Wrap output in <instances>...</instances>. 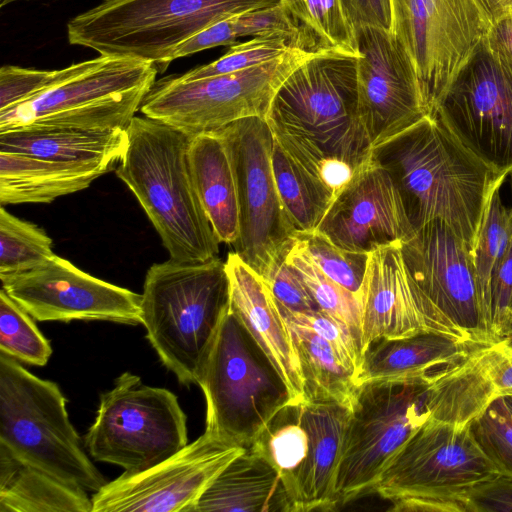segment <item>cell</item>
<instances>
[{
	"label": "cell",
	"instance_id": "cell-12",
	"mask_svg": "<svg viewBox=\"0 0 512 512\" xmlns=\"http://www.w3.org/2000/svg\"><path fill=\"white\" fill-rule=\"evenodd\" d=\"M400 248L429 331L471 344L493 343L471 247L446 223L434 220L401 241Z\"/></svg>",
	"mask_w": 512,
	"mask_h": 512
},
{
	"label": "cell",
	"instance_id": "cell-47",
	"mask_svg": "<svg viewBox=\"0 0 512 512\" xmlns=\"http://www.w3.org/2000/svg\"><path fill=\"white\" fill-rule=\"evenodd\" d=\"M345 19L355 32L362 27L392 28L390 0H339Z\"/></svg>",
	"mask_w": 512,
	"mask_h": 512
},
{
	"label": "cell",
	"instance_id": "cell-24",
	"mask_svg": "<svg viewBox=\"0 0 512 512\" xmlns=\"http://www.w3.org/2000/svg\"><path fill=\"white\" fill-rule=\"evenodd\" d=\"M499 347L500 341L481 345L425 378L429 418L465 428L499 398L495 384Z\"/></svg>",
	"mask_w": 512,
	"mask_h": 512
},
{
	"label": "cell",
	"instance_id": "cell-3",
	"mask_svg": "<svg viewBox=\"0 0 512 512\" xmlns=\"http://www.w3.org/2000/svg\"><path fill=\"white\" fill-rule=\"evenodd\" d=\"M115 170L159 234L170 259L205 262L219 244L199 200L190 167L192 137L157 119L135 116Z\"/></svg>",
	"mask_w": 512,
	"mask_h": 512
},
{
	"label": "cell",
	"instance_id": "cell-31",
	"mask_svg": "<svg viewBox=\"0 0 512 512\" xmlns=\"http://www.w3.org/2000/svg\"><path fill=\"white\" fill-rule=\"evenodd\" d=\"M284 320L288 324L299 358L304 401H335L351 408L360 385L356 365L332 343L308 327Z\"/></svg>",
	"mask_w": 512,
	"mask_h": 512
},
{
	"label": "cell",
	"instance_id": "cell-36",
	"mask_svg": "<svg viewBox=\"0 0 512 512\" xmlns=\"http://www.w3.org/2000/svg\"><path fill=\"white\" fill-rule=\"evenodd\" d=\"M52 244L42 228L0 208V277L46 263L56 255Z\"/></svg>",
	"mask_w": 512,
	"mask_h": 512
},
{
	"label": "cell",
	"instance_id": "cell-2",
	"mask_svg": "<svg viewBox=\"0 0 512 512\" xmlns=\"http://www.w3.org/2000/svg\"><path fill=\"white\" fill-rule=\"evenodd\" d=\"M357 67V56L313 52L281 83L265 116L274 139L321 182L337 160L358 169L370 157Z\"/></svg>",
	"mask_w": 512,
	"mask_h": 512
},
{
	"label": "cell",
	"instance_id": "cell-22",
	"mask_svg": "<svg viewBox=\"0 0 512 512\" xmlns=\"http://www.w3.org/2000/svg\"><path fill=\"white\" fill-rule=\"evenodd\" d=\"M230 308L286 383L295 404L304 401V384L288 324L262 277L236 252L225 261Z\"/></svg>",
	"mask_w": 512,
	"mask_h": 512
},
{
	"label": "cell",
	"instance_id": "cell-5",
	"mask_svg": "<svg viewBox=\"0 0 512 512\" xmlns=\"http://www.w3.org/2000/svg\"><path fill=\"white\" fill-rule=\"evenodd\" d=\"M281 0H104L67 24L72 45L99 55L171 63L175 49L209 26Z\"/></svg>",
	"mask_w": 512,
	"mask_h": 512
},
{
	"label": "cell",
	"instance_id": "cell-44",
	"mask_svg": "<svg viewBox=\"0 0 512 512\" xmlns=\"http://www.w3.org/2000/svg\"><path fill=\"white\" fill-rule=\"evenodd\" d=\"M512 319V237L491 281V333L495 342L506 338Z\"/></svg>",
	"mask_w": 512,
	"mask_h": 512
},
{
	"label": "cell",
	"instance_id": "cell-42",
	"mask_svg": "<svg viewBox=\"0 0 512 512\" xmlns=\"http://www.w3.org/2000/svg\"><path fill=\"white\" fill-rule=\"evenodd\" d=\"M76 63L59 70H38L15 65L0 68V111H4L46 91L70 76Z\"/></svg>",
	"mask_w": 512,
	"mask_h": 512
},
{
	"label": "cell",
	"instance_id": "cell-16",
	"mask_svg": "<svg viewBox=\"0 0 512 512\" xmlns=\"http://www.w3.org/2000/svg\"><path fill=\"white\" fill-rule=\"evenodd\" d=\"M217 131L227 144L238 189L240 229L232 246L262 275L295 234L273 174V133L261 116L240 119Z\"/></svg>",
	"mask_w": 512,
	"mask_h": 512
},
{
	"label": "cell",
	"instance_id": "cell-53",
	"mask_svg": "<svg viewBox=\"0 0 512 512\" xmlns=\"http://www.w3.org/2000/svg\"><path fill=\"white\" fill-rule=\"evenodd\" d=\"M509 178H510V188H511V193H512V171L508 174ZM512 210V208H511Z\"/></svg>",
	"mask_w": 512,
	"mask_h": 512
},
{
	"label": "cell",
	"instance_id": "cell-43",
	"mask_svg": "<svg viewBox=\"0 0 512 512\" xmlns=\"http://www.w3.org/2000/svg\"><path fill=\"white\" fill-rule=\"evenodd\" d=\"M260 276L276 301L288 310L304 314L321 311L298 272L286 262L284 251Z\"/></svg>",
	"mask_w": 512,
	"mask_h": 512
},
{
	"label": "cell",
	"instance_id": "cell-46",
	"mask_svg": "<svg viewBox=\"0 0 512 512\" xmlns=\"http://www.w3.org/2000/svg\"><path fill=\"white\" fill-rule=\"evenodd\" d=\"M470 512H512V477L498 474L468 493Z\"/></svg>",
	"mask_w": 512,
	"mask_h": 512
},
{
	"label": "cell",
	"instance_id": "cell-49",
	"mask_svg": "<svg viewBox=\"0 0 512 512\" xmlns=\"http://www.w3.org/2000/svg\"><path fill=\"white\" fill-rule=\"evenodd\" d=\"M489 14L492 22L512 16V0H478Z\"/></svg>",
	"mask_w": 512,
	"mask_h": 512
},
{
	"label": "cell",
	"instance_id": "cell-20",
	"mask_svg": "<svg viewBox=\"0 0 512 512\" xmlns=\"http://www.w3.org/2000/svg\"><path fill=\"white\" fill-rule=\"evenodd\" d=\"M316 231L341 249L367 254L414 232L389 174L370 157L333 199Z\"/></svg>",
	"mask_w": 512,
	"mask_h": 512
},
{
	"label": "cell",
	"instance_id": "cell-10",
	"mask_svg": "<svg viewBox=\"0 0 512 512\" xmlns=\"http://www.w3.org/2000/svg\"><path fill=\"white\" fill-rule=\"evenodd\" d=\"M426 377L377 379L358 386L336 475L337 506L373 493L389 462L429 418Z\"/></svg>",
	"mask_w": 512,
	"mask_h": 512
},
{
	"label": "cell",
	"instance_id": "cell-32",
	"mask_svg": "<svg viewBox=\"0 0 512 512\" xmlns=\"http://www.w3.org/2000/svg\"><path fill=\"white\" fill-rule=\"evenodd\" d=\"M272 168L280 199L295 233L315 231L334 199L333 194L275 139Z\"/></svg>",
	"mask_w": 512,
	"mask_h": 512
},
{
	"label": "cell",
	"instance_id": "cell-48",
	"mask_svg": "<svg viewBox=\"0 0 512 512\" xmlns=\"http://www.w3.org/2000/svg\"><path fill=\"white\" fill-rule=\"evenodd\" d=\"M484 43L493 51L512 61V16L494 22Z\"/></svg>",
	"mask_w": 512,
	"mask_h": 512
},
{
	"label": "cell",
	"instance_id": "cell-25",
	"mask_svg": "<svg viewBox=\"0 0 512 512\" xmlns=\"http://www.w3.org/2000/svg\"><path fill=\"white\" fill-rule=\"evenodd\" d=\"M112 160L58 162L0 152V204L51 203L88 188L108 172Z\"/></svg>",
	"mask_w": 512,
	"mask_h": 512
},
{
	"label": "cell",
	"instance_id": "cell-18",
	"mask_svg": "<svg viewBox=\"0 0 512 512\" xmlns=\"http://www.w3.org/2000/svg\"><path fill=\"white\" fill-rule=\"evenodd\" d=\"M2 289L33 319L141 324V294L96 278L55 255L21 273L0 277Z\"/></svg>",
	"mask_w": 512,
	"mask_h": 512
},
{
	"label": "cell",
	"instance_id": "cell-29",
	"mask_svg": "<svg viewBox=\"0 0 512 512\" xmlns=\"http://www.w3.org/2000/svg\"><path fill=\"white\" fill-rule=\"evenodd\" d=\"M127 142L126 129L22 127L0 132V152L58 162H119Z\"/></svg>",
	"mask_w": 512,
	"mask_h": 512
},
{
	"label": "cell",
	"instance_id": "cell-1",
	"mask_svg": "<svg viewBox=\"0 0 512 512\" xmlns=\"http://www.w3.org/2000/svg\"><path fill=\"white\" fill-rule=\"evenodd\" d=\"M370 158L389 174L413 231L441 220L471 250L490 198L507 178L432 114L372 147Z\"/></svg>",
	"mask_w": 512,
	"mask_h": 512
},
{
	"label": "cell",
	"instance_id": "cell-8",
	"mask_svg": "<svg viewBox=\"0 0 512 512\" xmlns=\"http://www.w3.org/2000/svg\"><path fill=\"white\" fill-rule=\"evenodd\" d=\"M157 66L100 55L76 63L66 79L0 111V132L22 127L126 129L156 81Z\"/></svg>",
	"mask_w": 512,
	"mask_h": 512
},
{
	"label": "cell",
	"instance_id": "cell-17",
	"mask_svg": "<svg viewBox=\"0 0 512 512\" xmlns=\"http://www.w3.org/2000/svg\"><path fill=\"white\" fill-rule=\"evenodd\" d=\"M246 447L205 432L139 473H123L91 497L92 512H192L217 475Z\"/></svg>",
	"mask_w": 512,
	"mask_h": 512
},
{
	"label": "cell",
	"instance_id": "cell-13",
	"mask_svg": "<svg viewBox=\"0 0 512 512\" xmlns=\"http://www.w3.org/2000/svg\"><path fill=\"white\" fill-rule=\"evenodd\" d=\"M391 32L409 54L429 113L493 24L478 0H390Z\"/></svg>",
	"mask_w": 512,
	"mask_h": 512
},
{
	"label": "cell",
	"instance_id": "cell-7",
	"mask_svg": "<svg viewBox=\"0 0 512 512\" xmlns=\"http://www.w3.org/2000/svg\"><path fill=\"white\" fill-rule=\"evenodd\" d=\"M0 446L87 492L95 493L107 483L83 449L59 386L1 352Z\"/></svg>",
	"mask_w": 512,
	"mask_h": 512
},
{
	"label": "cell",
	"instance_id": "cell-30",
	"mask_svg": "<svg viewBox=\"0 0 512 512\" xmlns=\"http://www.w3.org/2000/svg\"><path fill=\"white\" fill-rule=\"evenodd\" d=\"M87 491L18 459L0 446V512H92Z\"/></svg>",
	"mask_w": 512,
	"mask_h": 512
},
{
	"label": "cell",
	"instance_id": "cell-9",
	"mask_svg": "<svg viewBox=\"0 0 512 512\" xmlns=\"http://www.w3.org/2000/svg\"><path fill=\"white\" fill-rule=\"evenodd\" d=\"M188 444L187 417L170 390L142 383L124 372L102 393L84 445L96 461L125 473L147 470Z\"/></svg>",
	"mask_w": 512,
	"mask_h": 512
},
{
	"label": "cell",
	"instance_id": "cell-34",
	"mask_svg": "<svg viewBox=\"0 0 512 512\" xmlns=\"http://www.w3.org/2000/svg\"><path fill=\"white\" fill-rule=\"evenodd\" d=\"M284 258L298 272L320 310L345 327L362 349L360 298L326 276L294 236L284 250Z\"/></svg>",
	"mask_w": 512,
	"mask_h": 512
},
{
	"label": "cell",
	"instance_id": "cell-37",
	"mask_svg": "<svg viewBox=\"0 0 512 512\" xmlns=\"http://www.w3.org/2000/svg\"><path fill=\"white\" fill-rule=\"evenodd\" d=\"M281 5L325 49L358 56L354 32L339 0H281Z\"/></svg>",
	"mask_w": 512,
	"mask_h": 512
},
{
	"label": "cell",
	"instance_id": "cell-45",
	"mask_svg": "<svg viewBox=\"0 0 512 512\" xmlns=\"http://www.w3.org/2000/svg\"><path fill=\"white\" fill-rule=\"evenodd\" d=\"M244 37L238 15L221 20L197 33L173 52L170 61L221 45H232Z\"/></svg>",
	"mask_w": 512,
	"mask_h": 512
},
{
	"label": "cell",
	"instance_id": "cell-6",
	"mask_svg": "<svg viewBox=\"0 0 512 512\" xmlns=\"http://www.w3.org/2000/svg\"><path fill=\"white\" fill-rule=\"evenodd\" d=\"M197 385L205 396V430L246 448L280 410L295 404L281 375L230 307Z\"/></svg>",
	"mask_w": 512,
	"mask_h": 512
},
{
	"label": "cell",
	"instance_id": "cell-52",
	"mask_svg": "<svg viewBox=\"0 0 512 512\" xmlns=\"http://www.w3.org/2000/svg\"><path fill=\"white\" fill-rule=\"evenodd\" d=\"M505 339L509 340V342L512 344V319H511V324H510L508 334Z\"/></svg>",
	"mask_w": 512,
	"mask_h": 512
},
{
	"label": "cell",
	"instance_id": "cell-33",
	"mask_svg": "<svg viewBox=\"0 0 512 512\" xmlns=\"http://www.w3.org/2000/svg\"><path fill=\"white\" fill-rule=\"evenodd\" d=\"M308 433L302 423L300 403L280 410L250 448L264 456L278 471L292 505L296 475L308 452Z\"/></svg>",
	"mask_w": 512,
	"mask_h": 512
},
{
	"label": "cell",
	"instance_id": "cell-50",
	"mask_svg": "<svg viewBox=\"0 0 512 512\" xmlns=\"http://www.w3.org/2000/svg\"><path fill=\"white\" fill-rule=\"evenodd\" d=\"M501 398L503 399V401H504L508 411L512 415V394L511 395L503 396Z\"/></svg>",
	"mask_w": 512,
	"mask_h": 512
},
{
	"label": "cell",
	"instance_id": "cell-28",
	"mask_svg": "<svg viewBox=\"0 0 512 512\" xmlns=\"http://www.w3.org/2000/svg\"><path fill=\"white\" fill-rule=\"evenodd\" d=\"M189 160L199 200L218 240L233 245L240 229L238 189L221 134L213 131L192 137Z\"/></svg>",
	"mask_w": 512,
	"mask_h": 512
},
{
	"label": "cell",
	"instance_id": "cell-11",
	"mask_svg": "<svg viewBox=\"0 0 512 512\" xmlns=\"http://www.w3.org/2000/svg\"><path fill=\"white\" fill-rule=\"evenodd\" d=\"M313 52L295 48L267 63L208 78L156 80L140 111L191 137L243 118L265 117L281 83Z\"/></svg>",
	"mask_w": 512,
	"mask_h": 512
},
{
	"label": "cell",
	"instance_id": "cell-26",
	"mask_svg": "<svg viewBox=\"0 0 512 512\" xmlns=\"http://www.w3.org/2000/svg\"><path fill=\"white\" fill-rule=\"evenodd\" d=\"M292 512L281 476L261 454L248 447L206 488L192 512Z\"/></svg>",
	"mask_w": 512,
	"mask_h": 512
},
{
	"label": "cell",
	"instance_id": "cell-4",
	"mask_svg": "<svg viewBox=\"0 0 512 512\" xmlns=\"http://www.w3.org/2000/svg\"><path fill=\"white\" fill-rule=\"evenodd\" d=\"M230 283L225 262L172 259L153 264L141 294V324L162 364L181 385L197 380L225 313Z\"/></svg>",
	"mask_w": 512,
	"mask_h": 512
},
{
	"label": "cell",
	"instance_id": "cell-41",
	"mask_svg": "<svg viewBox=\"0 0 512 512\" xmlns=\"http://www.w3.org/2000/svg\"><path fill=\"white\" fill-rule=\"evenodd\" d=\"M470 431L498 474L512 477V415L501 397L471 422Z\"/></svg>",
	"mask_w": 512,
	"mask_h": 512
},
{
	"label": "cell",
	"instance_id": "cell-15",
	"mask_svg": "<svg viewBox=\"0 0 512 512\" xmlns=\"http://www.w3.org/2000/svg\"><path fill=\"white\" fill-rule=\"evenodd\" d=\"M495 172L512 171V61L483 41L431 113Z\"/></svg>",
	"mask_w": 512,
	"mask_h": 512
},
{
	"label": "cell",
	"instance_id": "cell-14",
	"mask_svg": "<svg viewBox=\"0 0 512 512\" xmlns=\"http://www.w3.org/2000/svg\"><path fill=\"white\" fill-rule=\"evenodd\" d=\"M498 472L473 438L470 425L457 428L428 418L389 462L373 488L400 512L424 498L468 499L478 483Z\"/></svg>",
	"mask_w": 512,
	"mask_h": 512
},
{
	"label": "cell",
	"instance_id": "cell-40",
	"mask_svg": "<svg viewBox=\"0 0 512 512\" xmlns=\"http://www.w3.org/2000/svg\"><path fill=\"white\" fill-rule=\"evenodd\" d=\"M294 237L326 276L360 298L369 254L341 249L316 230Z\"/></svg>",
	"mask_w": 512,
	"mask_h": 512
},
{
	"label": "cell",
	"instance_id": "cell-23",
	"mask_svg": "<svg viewBox=\"0 0 512 512\" xmlns=\"http://www.w3.org/2000/svg\"><path fill=\"white\" fill-rule=\"evenodd\" d=\"M351 408L335 401L300 403L308 452L292 491V512L328 511L337 506L335 482Z\"/></svg>",
	"mask_w": 512,
	"mask_h": 512
},
{
	"label": "cell",
	"instance_id": "cell-21",
	"mask_svg": "<svg viewBox=\"0 0 512 512\" xmlns=\"http://www.w3.org/2000/svg\"><path fill=\"white\" fill-rule=\"evenodd\" d=\"M362 349L379 339L427 332L416 287L406 269L400 242L369 253L360 292Z\"/></svg>",
	"mask_w": 512,
	"mask_h": 512
},
{
	"label": "cell",
	"instance_id": "cell-19",
	"mask_svg": "<svg viewBox=\"0 0 512 512\" xmlns=\"http://www.w3.org/2000/svg\"><path fill=\"white\" fill-rule=\"evenodd\" d=\"M358 49V101L371 146L429 114L415 66L391 31L362 27Z\"/></svg>",
	"mask_w": 512,
	"mask_h": 512
},
{
	"label": "cell",
	"instance_id": "cell-39",
	"mask_svg": "<svg viewBox=\"0 0 512 512\" xmlns=\"http://www.w3.org/2000/svg\"><path fill=\"white\" fill-rule=\"evenodd\" d=\"M295 48L308 50L297 41L286 36L253 37L249 41L233 44L228 52L219 59L191 69L181 74L180 77L184 80H196L238 72L267 63Z\"/></svg>",
	"mask_w": 512,
	"mask_h": 512
},
{
	"label": "cell",
	"instance_id": "cell-27",
	"mask_svg": "<svg viewBox=\"0 0 512 512\" xmlns=\"http://www.w3.org/2000/svg\"><path fill=\"white\" fill-rule=\"evenodd\" d=\"M479 346L432 331L379 339L363 353L359 384L377 379H421L458 362Z\"/></svg>",
	"mask_w": 512,
	"mask_h": 512
},
{
	"label": "cell",
	"instance_id": "cell-35",
	"mask_svg": "<svg viewBox=\"0 0 512 512\" xmlns=\"http://www.w3.org/2000/svg\"><path fill=\"white\" fill-rule=\"evenodd\" d=\"M512 237V210L504 206L500 188L492 194L471 254L484 319L491 333V281Z\"/></svg>",
	"mask_w": 512,
	"mask_h": 512
},
{
	"label": "cell",
	"instance_id": "cell-38",
	"mask_svg": "<svg viewBox=\"0 0 512 512\" xmlns=\"http://www.w3.org/2000/svg\"><path fill=\"white\" fill-rule=\"evenodd\" d=\"M0 352L31 365L47 364L52 348L32 317L0 291Z\"/></svg>",
	"mask_w": 512,
	"mask_h": 512
},
{
	"label": "cell",
	"instance_id": "cell-51",
	"mask_svg": "<svg viewBox=\"0 0 512 512\" xmlns=\"http://www.w3.org/2000/svg\"><path fill=\"white\" fill-rule=\"evenodd\" d=\"M16 1H21V0H0V7L3 8L4 6H6L10 3L16 2Z\"/></svg>",
	"mask_w": 512,
	"mask_h": 512
}]
</instances>
